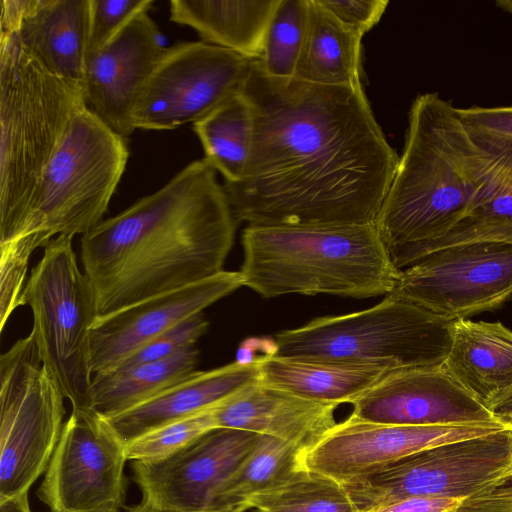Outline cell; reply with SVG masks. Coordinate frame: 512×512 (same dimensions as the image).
I'll use <instances>...</instances> for the list:
<instances>
[{"mask_svg": "<svg viewBox=\"0 0 512 512\" xmlns=\"http://www.w3.org/2000/svg\"><path fill=\"white\" fill-rule=\"evenodd\" d=\"M198 357L194 345L166 359L95 374L88 410L103 418L127 411L190 376L196 371Z\"/></svg>", "mask_w": 512, "mask_h": 512, "instance_id": "26", "label": "cell"}, {"mask_svg": "<svg viewBox=\"0 0 512 512\" xmlns=\"http://www.w3.org/2000/svg\"><path fill=\"white\" fill-rule=\"evenodd\" d=\"M465 125L474 141L489 154L491 169L474 209L463 222L512 224V138Z\"/></svg>", "mask_w": 512, "mask_h": 512, "instance_id": "30", "label": "cell"}, {"mask_svg": "<svg viewBox=\"0 0 512 512\" xmlns=\"http://www.w3.org/2000/svg\"><path fill=\"white\" fill-rule=\"evenodd\" d=\"M64 395L43 367L33 334L0 357V499L28 493L60 438Z\"/></svg>", "mask_w": 512, "mask_h": 512, "instance_id": "9", "label": "cell"}, {"mask_svg": "<svg viewBox=\"0 0 512 512\" xmlns=\"http://www.w3.org/2000/svg\"><path fill=\"white\" fill-rule=\"evenodd\" d=\"M242 93L253 112L248 164L224 189L237 222L373 224L399 158L363 86L272 78L252 60Z\"/></svg>", "mask_w": 512, "mask_h": 512, "instance_id": "1", "label": "cell"}, {"mask_svg": "<svg viewBox=\"0 0 512 512\" xmlns=\"http://www.w3.org/2000/svg\"><path fill=\"white\" fill-rule=\"evenodd\" d=\"M97 512H117V511L106 510V511H97Z\"/></svg>", "mask_w": 512, "mask_h": 512, "instance_id": "46", "label": "cell"}, {"mask_svg": "<svg viewBox=\"0 0 512 512\" xmlns=\"http://www.w3.org/2000/svg\"><path fill=\"white\" fill-rule=\"evenodd\" d=\"M243 286L240 271H225L189 286L98 316L90 334L91 370H114L144 345Z\"/></svg>", "mask_w": 512, "mask_h": 512, "instance_id": "17", "label": "cell"}, {"mask_svg": "<svg viewBox=\"0 0 512 512\" xmlns=\"http://www.w3.org/2000/svg\"><path fill=\"white\" fill-rule=\"evenodd\" d=\"M154 0H90L88 53L107 44L131 19L148 12Z\"/></svg>", "mask_w": 512, "mask_h": 512, "instance_id": "34", "label": "cell"}, {"mask_svg": "<svg viewBox=\"0 0 512 512\" xmlns=\"http://www.w3.org/2000/svg\"><path fill=\"white\" fill-rule=\"evenodd\" d=\"M390 294L453 321L498 308L512 296V244L476 241L434 251L401 270Z\"/></svg>", "mask_w": 512, "mask_h": 512, "instance_id": "12", "label": "cell"}, {"mask_svg": "<svg viewBox=\"0 0 512 512\" xmlns=\"http://www.w3.org/2000/svg\"><path fill=\"white\" fill-rule=\"evenodd\" d=\"M453 326V320L389 294L366 310L278 332L273 355L387 371L441 366Z\"/></svg>", "mask_w": 512, "mask_h": 512, "instance_id": "6", "label": "cell"}, {"mask_svg": "<svg viewBox=\"0 0 512 512\" xmlns=\"http://www.w3.org/2000/svg\"><path fill=\"white\" fill-rule=\"evenodd\" d=\"M351 405L352 416L376 423L409 426L503 424L443 365L391 372Z\"/></svg>", "mask_w": 512, "mask_h": 512, "instance_id": "16", "label": "cell"}, {"mask_svg": "<svg viewBox=\"0 0 512 512\" xmlns=\"http://www.w3.org/2000/svg\"><path fill=\"white\" fill-rule=\"evenodd\" d=\"M49 241L37 234L0 243V330L3 331L13 311L22 306L25 278L35 249Z\"/></svg>", "mask_w": 512, "mask_h": 512, "instance_id": "33", "label": "cell"}, {"mask_svg": "<svg viewBox=\"0 0 512 512\" xmlns=\"http://www.w3.org/2000/svg\"><path fill=\"white\" fill-rule=\"evenodd\" d=\"M261 434L215 428L174 453L132 461L142 500L172 512H209L212 495L253 451Z\"/></svg>", "mask_w": 512, "mask_h": 512, "instance_id": "15", "label": "cell"}, {"mask_svg": "<svg viewBox=\"0 0 512 512\" xmlns=\"http://www.w3.org/2000/svg\"><path fill=\"white\" fill-rule=\"evenodd\" d=\"M165 49L146 12L131 19L102 48L87 54L83 82L87 107L125 138L136 129L135 103Z\"/></svg>", "mask_w": 512, "mask_h": 512, "instance_id": "18", "label": "cell"}, {"mask_svg": "<svg viewBox=\"0 0 512 512\" xmlns=\"http://www.w3.org/2000/svg\"><path fill=\"white\" fill-rule=\"evenodd\" d=\"M503 424L512 427V387L487 407Z\"/></svg>", "mask_w": 512, "mask_h": 512, "instance_id": "41", "label": "cell"}, {"mask_svg": "<svg viewBox=\"0 0 512 512\" xmlns=\"http://www.w3.org/2000/svg\"><path fill=\"white\" fill-rule=\"evenodd\" d=\"M128 512H172L158 508L146 501H141L138 505L127 508Z\"/></svg>", "mask_w": 512, "mask_h": 512, "instance_id": "43", "label": "cell"}, {"mask_svg": "<svg viewBox=\"0 0 512 512\" xmlns=\"http://www.w3.org/2000/svg\"><path fill=\"white\" fill-rule=\"evenodd\" d=\"M213 409L170 422L132 440L125 445L127 460L150 461L166 457L218 428Z\"/></svg>", "mask_w": 512, "mask_h": 512, "instance_id": "32", "label": "cell"}, {"mask_svg": "<svg viewBox=\"0 0 512 512\" xmlns=\"http://www.w3.org/2000/svg\"><path fill=\"white\" fill-rule=\"evenodd\" d=\"M512 478V454L510 457V461L508 464V467L506 468L505 472L502 475V481Z\"/></svg>", "mask_w": 512, "mask_h": 512, "instance_id": "45", "label": "cell"}, {"mask_svg": "<svg viewBox=\"0 0 512 512\" xmlns=\"http://www.w3.org/2000/svg\"><path fill=\"white\" fill-rule=\"evenodd\" d=\"M83 90L45 69L15 35L0 37V243L14 239Z\"/></svg>", "mask_w": 512, "mask_h": 512, "instance_id": "5", "label": "cell"}, {"mask_svg": "<svg viewBox=\"0 0 512 512\" xmlns=\"http://www.w3.org/2000/svg\"><path fill=\"white\" fill-rule=\"evenodd\" d=\"M302 450L295 444L261 434L253 451L214 492L209 512H239L251 495L286 481L304 469Z\"/></svg>", "mask_w": 512, "mask_h": 512, "instance_id": "27", "label": "cell"}, {"mask_svg": "<svg viewBox=\"0 0 512 512\" xmlns=\"http://www.w3.org/2000/svg\"><path fill=\"white\" fill-rule=\"evenodd\" d=\"M308 3L306 37L294 78L322 86H363V36L341 24L318 0Z\"/></svg>", "mask_w": 512, "mask_h": 512, "instance_id": "24", "label": "cell"}, {"mask_svg": "<svg viewBox=\"0 0 512 512\" xmlns=\"http://www.w3.org/2000/svg\"><path fill=\"white\" fill-rule=\"evenodd\" d=\"M465 124L476 129L512 138V106L457 108Z\"/></svg>", "mask_w": 512, "mask_h": 512, "instance_id": "37", "label": "cell"}, {"mask_svg": "<svg viewBox=\"0 0 512 512\" xmlns=\"http://www.w3.org/2000/svg\"><path fill=\"white\" fill-rule=\"evenodd\" d=\"M337 407L259 380L215 407L213 414L218 428L268 435L304 449L337 423Z\"/></svg>", "mask_w": 512, "mask_h": 512, "instance_id": "19", "label": "cell"}, {"mask_svg": "<svg viewBox=\"0 0 512 512\" xmlns=\"http://www.w3.org/2000/svg\"><path fill=\"white\" fill-rule=\"evenodd\" d=\"M125 444L106 420L72 409L36 492L50 512H119L125 504Z\"/></svg>", "mask_w": 512, "mask_h": 512, "instance_id": "13", "label": "cell"}, {"mask_svg": "<svg viewBox=\"0 0 512 512\" xmlns=\"http://www.w3.org/2000/svg\"><path fill=\"white\" fill-rule=\"evenodd\" d=\"M443 367L488 407L512 387V331L500 322L455 320Z\"/></svg>", "mask_w": 512, "mask_h": 512, "instance_id": "22", "label": "cell"}, {"mask_svg": "<svg viewBox=\"0 0 512 512\" xmlns=\"http://www.w3.org/2000/svg\"><path fill=\"white\" fill-rule=\"evenodd\" d=\"M260 380L300 397L339 405L352 403L388 374L372 367L308 362L265 354L257 358Z\"/></svg>", "mask_w": 512, "mask_h": 512, "instance_id": "25", "label": "cell"}, {"mask_svg": "<svg viewBox=\"0 0 512 512\" xmlns=\"http://www.w3.org/2000/svg\"><path fill=\"white\" fill-rule=\"evenodd\" d=\"M239 512H360L344 486L302 469L286 481L251 495Z\"/></svg>", "mask_w": 512, "mask_h": 512, "instance_id": "29", "label": "cell"}, {"mask_svg": "<svg viewBox=\"0 0 512 512\" xmlns=\"http://www.w3.org/2000/svg\"><path fill=\"white\" fill-rule=\"evenodd\" d=\"M90 0H43L14 34L45 69L83 90Z\"/></svg>", "mask_w": 512, "mask_h": 512, "instance_id": "21", "label": "cell"}, {"mask_svg": "<svg viewBox=\"0 0 512 512\" xmlns=\"http://www.w3.org/2000/svg\"><path fill=\"white\" fill-rule=\"evenodd\" d=\"M464 498L410 497L379 505L363 512H450Z\"/></svg>", "mask_w": 512, "mask_h": 512, "instance_id": "39", "label": "cell"}, {"mask_svg": "<svg viewBox=\"0 0 512 512\" xmlns=\"http://www.w3.org/2000/svg\"><path fill=\"white\" fill-rule=\"evenodd\" d=\"M490 169L489 154L470 136L456 107L437 93L414 99L402 155L374 222L399 270L418 248L470 214Z\"/></svg>", "mask_w": 512, "mask_h": 512, "instance_id": "3", "label": "cell"}, {"mask_svg": "<svg viewBox=\"0 0 512 512\" xmlns=\"http://www.w3.org/2000/svg\"><path fill=\"white\" fill-rule=\"evenodd\" d=\"M203 158L81 238L83 272L98 316L223 271L237 220Z\"/></svg>", "mask_w": 512, "mask_h": 512, "instance_id": "2", "label": "cell"}, {"mask_svg": "<svg viewBox=\"0 0 512 512\" xmlns=\"http://www.w3.org/2000/svg\"><path fill=\"white\" fill-rule=\"evenodd\" d=\"M129 157L126 138L88 107L47 165L14 239L84 235L103 221ZM13 240V239H12Z\"/></svg>", "mask_w": 512, "mask_h": 512, "instance_id": "7", "label": "cell"}, {"mask_svg": "<svg viewBox=\"0 0 512 512\" xmlns=\"http://www.w3.org/2000/svg\"><path fill=\"white\" fill-rule=\"evenodd\" d=\"M512 429L504 424L409 426L350 415L301 451L302 467L345 483L419 451Z\"/></svg>", "mask_w": 512, "mask_h": 512, "instance_id": "14", "label": "cell"}, {"mask_svg": "<svg viewBox=\"0 0 512 512\" xmlns=\"http://www.w3.org/2000/svg\"><path fill=\"white\" fill-rule=\"evenodd\" d=\"M259 380L257 359L251 363L235 360L212 370L195 371L151 399L104 419L126 445L160 426L213 409Z\"/></svg>", "mask_w": 512, "mask_h": 512, "instance_id": "20", "label": "cell"}, {"mask_svg": "<svg viewBox=\"0 0 512 512\" xmlns=\"http://www.w3.org/2000/svg\"><path fill=\"white\" fill-rule=\"evenodd\" d=\"M0 512H32L28 501V493L0 499Z\"/></svg>", "mask_w": 512, "mask_h": 512, "instance_id": "42", "label": "cell"}, {"mask_svg": "<svg viewBox=\"0 0 512 512\" xmlns=\"http://www.w3.org/2000/svg\"><path fill=\"white\" fill-rule=\"evenodd\" d=\"M335 19L348 29L364 36L382 18L387 0H318Z\"/></svg>", "mask_w": 512, "mask_h": 512, "instance_id": "36", "label": "cell"}, {"mask_svg": "<svg viewBox=\"0 0 512 512\" xmlns=\"http://www.w3.org/2000/svg\"><path fill=\"white\" fill-rule=\"evenodd\" d=\"M204 159L224 183H237L245 173L253 134V112L245 95L234 96L193 124Z\"/></svg>", "mask_w": 512, "mask_h": 512, "instance_id": "28", "label": "cell"}, {"mask_svg": "<svg viewBox=\"0 0 512 512\" xmlns=\"http://www.w3.org/2000/svg\"><path fill=\"white\" fill-rule=\"evenodd\" d=\"M241 243L243 286L266 299L287 294L358 299L389 295L401 273L374 223L247 225Z\"/></svg>", "mask_w": 512, "mask_h": 512, "instance_id": "4", "label": "cell"}, {"mask_svg": "<svg viewBox=\"0 0 512 512\" xmlns=\"http://www.w3.org/2000/svg\"><path fill=\"white\" fill-rule=\"evenodd\" d=\"M207 328L208 322L202 313L188 318L144 345L114 370L166 359L185 348L194 346L196 341L206 333Z\"/></svg>", "mask_w": 512, "mask_h": 512, "instance_id": "35", "label": "cell"}, {"mask_svg": "<svg viewBox=\"0 0 512 512\" xmlns=\"http://www.w3.org/2000/svg\"><path fill=\"white\" fill-rule=\"evenodd\" d=\"M72 238L59 235L43 247V256L26 281L22 306L32 310L31 333L43 367L73 409L88 410L93 374L90 334L98 313Z\"/></svg>", "mask_w": 512, "mask_h": 512, "instance_id": "8", "label": "cell"}, {"mask_svg": "<svg viewBox=\"0 0 512 512\" xmlns=\"http://www.w3.org/2000/svg\"><path fill=\"white\" fill-rule=\"evenodd\" d=\"M512 429L434 446L342 483L360 512L410 497L466 498L497 482Z\"/></svg>", "mask_w": 512, "mask_h": 512, "instance_id": "10", "label": "cell"}, {"mask_svg": "<svg viewBox=\"0 0 512 512\" xmlns=\"http://www.w3.org/2000/svg\"><path fill=\"white\" fill-rule=\"evenodd\" d=\"M450 512H512V478L464 498Z\"/></svg>", "mask_w": 512, "mask_h": 512, "instance_id": "38", "label": "cell"}, {"mask_svg": "<svg viewBox=\"0 0 512 512\" xmlns=\"http://www.w3.org/2000/svg\"><path fill=\"white\" fill-rule=\"evenodd\" d=\"M280 0H172L170 20L195 30L201 41L250 59L260 56Z\"/></svg>", "mask_w": 512, "mask_h": 512, "instance_id": "23", "label": "cell"}, {"mask_svg": "<svg viewBox=\"0 0 512 512\" xmlns=\"http://www.w3.org/2000/svg\"><path fill=\"white\" fill-rule=\"evenodd\" d=\"M253 59L203 41L165 49L134 106L136 129L195 123L240 94Z\"/></svg>", "mask_w": 512, "mask_h": 512, "instance_id": "11", "label": "cell"}, {"mask_svg": "<svg viewBox=\"0 0 512 512\" xmlns=\"http://www.w3.org/2000/svg\"><path fill=\"white\" fill-rule=\"evenodd\" d=\"M496 6L510 14H512V0H498Z\"/></svg>", "mask_w": 512, "mask_h": 512, "instance_id": "44", "label": "cell"}, {"mask_svg": "<svg viewBox=\"0 0 512 512\" xmlns=\"http://www.w3.org/2000/svg\"><path fill=\"white\" fill-rule=\"evenodd\" d=\"M43 0H1L0 37L14 35Z\"/></svg>", "mask_w": 512, "mask_h": 512, "instance_id": "40", "label": "cell"}, {"mask_svg": "<svg viewBox=\"0 0 512 512\" xmlns=\"http://www.w3.org/2000/svg\"><path fill=\"white\" fill-rule=\"evenodd\" d=\"M309 13L308 0H280L267 28L260 69L272 78H294L302 54Z\"/></svg>", "mask_w": 512, "mask_h": 512, "instance_id": "31", "label": "cell"}]
</instances>
